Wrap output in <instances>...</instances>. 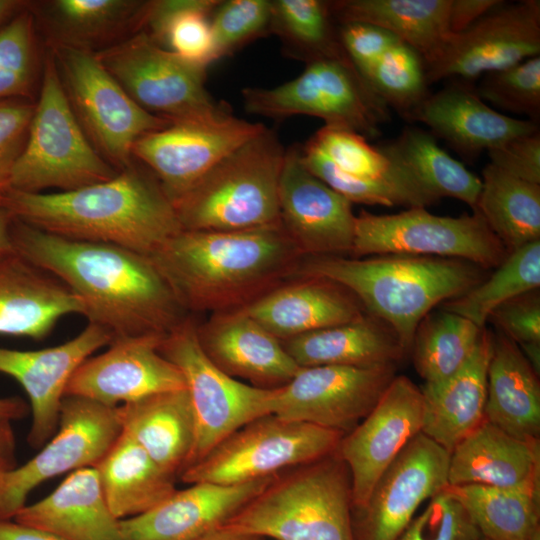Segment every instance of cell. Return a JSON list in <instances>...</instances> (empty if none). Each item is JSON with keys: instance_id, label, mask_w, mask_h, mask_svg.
Masks as SVG:
<instances>
[{"instance_id": "cell-42", "label": "cell", "mask_w": 540, "mask_h": 540, "mask_svg": "<svg viewBox=\"0 0 540 540\" xmlns=\"http://www.w3.org/2000/svg\"><path fill=\"white\" fill-rule=\"evenodd\" d=\"M271 2L270 34L279 38L288 56L306 64L320 59L347 57L329 1Z\"/></svg>"}, {"instance_id": "cell-38", "label": "cell", "mask_w": 540, "mask_h": 540, "mask_svg": "<svg viewBox=\"0 0 540 540\" xmlns=\"http://www.w3.org/2000/svg\"><path fill=\"white\" fill-rule=\"evenodd\" d=\"M488 540H530L540 531V488H498L479 484L447 485Z\"/></svg>"}, {"instance_id": "cell-45", "label": "cell", "mask_w": 540, "mask_h": 540, "mask_svg": "<svg viewBox=\"0 0 540 540\" xmlns=\"http://www.w3.org/2000/svg\"><path fill=\"white\" fill-rule=\"evenodd\" d=\"M364 80L387 106L407 119L429 95L422 58L402 42L392 46Z\"/></svg>"}, {"instance_id": "cell-55", "label": "cell", "mask_w": 540, "mask_h": 540, "mask_svg": "<svg viewBox=\"0 0 540 540\" xmlns=\"http://www.w3.org/2000/svg\"><path fill=\"white\" fill-rule=\"evenodd\" d=\"M12 421L0 415V479L16 467V444Z\"/></svg>"}, {"instance_id": "cell-21", "label": "cell", "mask_w": 540, "mask_h": 540, "mask_svg": "<svg viewBox=\"0 0 540 540\" xmlns=\"http://www.w3.org/2000/svg\"><path fill=\"white\" fill-rule=\"evenodd\" d=\"M278 204L279 222L303 257L352 252V203L307 169L296 145L285 151Z\"/></svg>"}, {"instance_id": "cell-53", "label": "cell", "mask_w": 540, "mask_h": 540, "mask_svg": "<svg viewBox=\"0 0 540 540\" xmlns=\"http://www.w3.org/2000/svg\"><path fill=\"white\" fill-rule=\"evenodd\" d=\"M490 164L521 180L540 184V131L514 137L487 151Z\"/></svg>"}, {"instance_id": "cell-12", "label": "cell", "mask_w": 540, "mask_h": 540, "mask_svg": "<svg viewBox=\"0 0 540 540\" xmlns=\"http://www.w3.org/2000/svg\"><path fill=\"white\" fill-rule=\"evenodd\" d=\"M196 327L186 317L159 346L161 354L183 374L193 409L195 441L185 469L245 424L271 414L275 391L252 386L220 370L202 350Z\"/></svg>"}, {"instance_id": "cell-39", "label": "cell", "mask_w": 540, "mask_h": 540, "mask_svg": "<svg viewBox=\"0 0 540 540\" xmlns=\"http://www.w3.org/2000/svg\"><path fill=\"white\" fill-rule=\"evenodd\" d=\"M310 141L349 175L393 185L408 194L418 207L426 208L438 201L402 163L353 130L324 125Z\"/></svg>"}, {"instance_id": "cell-15", "label": "cell", "mask_w": 540, "mask_h": 540, "mask_svg": "<svg viewBox=\"0 0 540 540\" xmlns=\"http://www.w3.org/2000/svg\"><path fill=\"white\" fill-rule=\"evenodd\" d=\"M397 366L300 367L286 385L275 389L271 414L346 434L373 409Z\"/></svg>"}, {"instance_id": "cell-61", "label": "cell", "mask_w": 540, "mask_h": 540, "mask_svg": "<svg viewBox=\"0 0 540 540\" xmlns=\"http://www.w3.org/2000/svg\"><path fill=\"white\" fill-rule=\"evenodd\" d=\"M530 540H540V531L536 532Z\"/></svg>"}, {"instance_id": "cell-9", "label": "cell", "mask_w": 540, "mask_h": 540, "mask_svg": "<svg viewBox=\"0 0 540 540\" xmlns=\"http://www.w3.org/2000/svg\"><path fill=\"white\" fill-rule=\"evenodd\" d=\"M344 435L267 414L230 434L179 477L186 484L234 485L278 476L335 452Z\"/></svg>"}, {"instance_id": "cell-36", "label": "cell", "mask_w": 540, "mask_h": 540, "mask_svg": "<svg viewBox=\"0 0 540 540\" xmlns=\"http://www.w3.org/2000/svg\"><path fill=\"white\" fill-rule=\"evenodd\" d=\"M94 467L106 502L118 520L147 512L176 490V477L122 431Z\"/></svg>"}, {"instance_id": "cell-60", "label": "cell", "mask_w": 540, "mask_h": 540, "mask_svg": "<svg viewBox=\"0 0 540 540\" xmlns=\"http://www.w3.org/2000/svg\"><path fill=\"white\" fill-rule=\"evenodd\" d=\"M194 540H262V538L219 528Z\"/></svg>"}, {"instance_id": "cell-58", "label": "cell", "mask_w": 540, "mask_h": 540, "mask_svg": "<svg viewBox=\"0 0 540 540\" xmlns=\"http://www.w3.org/2000/svg\"><path fill=\"white\" fill-rule=\"evenodd\" d=\"M31 1L0 0V29L29 8Z\"/></svg>"}, {"instance_id": "cell-54", "label": "cell", "mask_w": 540, "mask_h": 540, "mask_svg": "<svg viewBox=\"0 0 540 540\" xmlns=\"http://www.w3.org/2000/svg\"><path fill=\"white\" fill-rule=\"evenodd\" d=\"M501 1L451 0L448 20L451 36L465 31L491 9L500 4Z\"/></svg>"}, {"instance_id": "cell-30", "label": "cell", "mask_w": 540, "mask_h": 540, "mask_svg": "<svg viewBox=\"0 0 540 540\" xmlns=\"http://www.w3.org/2000/svg\"><path fill=\"white\" fill-rule=\"evenodd\" d=\"M14 521L66 540H123L94 466L77 469L45 498L26 504Z\"/></svg>"}, {"instance_id": "cell-20", "label": "cell", "mask_w": 540, "mask_h": 540, "mask_svg": "<svg viewBox=\"0 0 540 540\" xmlns=\"http://www.w3.org/2000/svg\"><path fill=\"white\" fill-rule=\"evenodd\" d=\"M164 337L145 334L113 340L105 352L90 356L76 369L65 396L116 408L154 394L186 389L179 368L159 351Z\"/></svg>"}, {"instance_id": "cell-5", "label": "cell", "mask_w": 540, "mask_h": 540, "mask_svg": "<svg viewBox=\"0 0 540 540\" xmlns=\"http://www.w3.org/2000/svg\"><path fill=\"white\" fill-rule=\"evenodd\" d=\"M221 528L274 540H355L349 470L335 451L282 473Z\"/></svg>"}, {"instance_id": "cell-29", "label": "cell", "mask_w": 540, "mask_h": 540, "mask_svg": "<svg viewBox=\"0 0 540 540\" xmlns=\"http://www.w3.org/2000/svg\"><path fill=\"white\" fill-rule=\"evenodd\" d=\"M540 488V440L518 439L484 420L450 452L448 485Z\"/></svg>"}, {"instance_id": "cell-49", "label": "cell", "mask_w": 540, "mask_h": 540, "mask_svg": "<svg viewBox=\"0 0 540 540\" xmlns=\"http://www.w3.org/2000/svg\"><path fill=\"white\" fill-rule=\"evenodd\" d=\"M480 537L461 504L442 491L427 501L397 540H477Z\"/></svg>"}, {"instance_id": "cell-4", "label": "cell", "mask_w": 540, "mask_h": 540, "mask_svg": "<svg viewBox=\"0 0 540 540\" xmlns=\"http://www.w3.org/2000/svg\"><path fill=\"white\" fill-rule=\"evenodd\" d=\"M485 270L453 258L384 255L361 260L322 255L303 257L292 277H318L344 287L367 314L393 330L409 355L421 320L436 305L482 282Z\"/></svg>"}, {"instance_id": "cell-41", "label": "cell", "mask_w": 540, "mask_h": 540, "mask_svg": "<svg viewBox=\"0 0 540 540\" xmlns=\"http://www.w3.org/2000/svg\"><path fill=\"white\" fill-rule=\"evenodd\" d=\"M483 328L445 310L428 313L416 329L410 350L424 383H440L460 370L474 352Z\"/></svg>"}, {"instance_id": "cell-59", "label": "cell", "mask_w": 540, "mask_h": 540, "mask_svg": "<svg viewBox=\"0 0 540 540\" xmlns=\"http://www.w3.org/2000/svg\"><path fill=\"white\" fill-rule=\"evenodd\" d=\"M26 413L27 406L21 398L16 396L0 398V415L16 420Z\"/></svg>"}, {"instance_id": "cell-51", "label": "cell", "mask_w": 540, "mask_h": 540, "mask_svg": "<svg viewBox=\"0 0 540 540\" xmlns=\"http://www.w3.org/2000/svg\"><path fill=\"white\" fill-rule=\"evenodd\" d=\"M488 321L519 347L540 344L539 289L528 291L499 305L490 314Z\"/></svg>"}, {"instance_id": "cell-6", "label": "cell", "mask_w": 540, "mask_h": 540, "mask_svg": "<svg viewBox=\"0 0 540 540\" xmlns=\"http://www.w3.org/2000/svg\"><path fill=\"white\" fill-rule=\"evenodd\" d=\"M285 151L265 127L222 159L173 203L182 230L236 231L278 223Z\"/></svg>"}, {"instance_id": "cell-31", "label": "cell", "mask_w": 540, "mask_h": 540, "mask_svg": "<svg viewBox=\"0 0 540 540\" xmlns=\"http://www.w3.org/2000/svg\"><path fill=\"white\" fill-rule=\"evenodd\" d=\"M491 338L492 333L484 327L474 352L460 370L440 383L421 387V433L449 453L485 420Z\"/></svg>"}, {"instance_id": "cell-19", "label": "cell", "mask_w": 540, "mask_h": 540, "mask_svg": "<svg viewBox=\"0 0 540 540\" xmlns=\"http://www.w3.org/2000/svg\"><path fill=\"white\" fill-rule=\"evenodd\" d=\"M449 455L423 433L412 438L355 510V540H397L419 507L448 485Z\"/></svg>"}, {"instance_id": "cell-11", "label": "cell", "mask_w": 540, "mask_h": 540, "mask_svg": "<svg viewBox=\"0 0 540 540\" xmlns=\"http://www.w3.org/2000/svg\"><path fill=\"white\" fill-rule=\"evenodd\" d=\"M46 49L84 133L117 171L135 161L132 147L140 137L171 124L135 103L95 53L68 47Z\"/></svg>"}, {"instance_id": "cell-44", "label": "cell", "mask_w": 540, "mask_h": 540, "mask_svg": "<svg viewBox=\"0 0 540 540\" xmlns=\"http://www.w3.org/2000/svg\"><path fill=\"white\" fill-rule=\"evenodd\" d=\"M37 33L29 8L0 29V100H33L41 68Z\"/></svg>"}, {"instance_id": "cell-1", "label": "cell", "mask_w": 540, "mask_h": 540, "mask_svg": "<svg viewBox=\"0 0 540 540\" xmlns=\"http://www.w3.org/2000/svg\"><path fill=\"white\" fill-rule=\"evenodd\" d=\"M11 237L14 252L62 282L80 300L88 323L105 329L113 340L166 335L186 318L148 256L56 236L15 218Z\"/></svg>"}, {"instance_id": "cell-63", "label": "cell", "mask_w": 540, "mask_h": 540, "mask_svg": "<svg viewBox=\"0 0 540 540\" xmlns=\"http://www.w3.org/2000/svg\"><path fill=\"white\" fill-rule=\"evenodd\" d=\"M1 201H2V196L0 195V204H1Z\"/></svg>"}, {"instance_id": "cell-32", "label": "cell", "mask_w": 540, "mask_h": 540, "mask_svg": "<svg viewBox=\"0 0 540 540\" xmlns=\"http://www.w3.org/2000/svg\"><path fill=\"white\" fill-rule=\"evenodd\" d=\"M520 347L492 334L485 420L522 440H540V384Z\"/></svg>"}, {"instance_id": "cell-57", "label": "cell", "mask_w": 540, "mask_h": 540, "mask_svg": "<svg viewBox=\"0 0 540 540\" xmlns=\"http://www.w3.org/2000/svg\"><path fill=\"white\" fill-rule=\"evenodd\" d=\"M13 217L10 212L0 204V257L14 253L11 226Z\"/></svg>"}, {"instance_id": "cell-48", "label": "cell", "mask_w": 540, "mask_h": 540, "mask_svg": "<svg viewBox=\"0 0 540 540\" xmlns=\"http://www.w3.org/2000/svg\"><path fill=\"white\" fill-rule=\"evenodd\" d=\"M301 155L312 174L351 203L418 207L408 194L393 185L357 178L343 172L310 140L301 147Z\"/></svg>"}, {"instance_id": "cell-2", "label": "cell", "mask_w": 540, "mask_h": 540, "mask_svg": "<svg viewBox=\"0 0 540 540\" xmlns=\"http://www.w3.org/2000/svg\"><path fill=\"white\" fill-rule=\"evenodd\" d=\"M186 311L239 309L292 277L303 258L280 222L236 231L181 230L149 256Z\"/></svg>"}, {"instance_id": "cell-47", "label": "cell", "mask_w": 540, "mask_h": 540, "mask_svg": "<svg viewBox=\"0 0 540 540\" xmlns=\"http://www.w3.org/2000/svg\"><path fill=\"white\" fill-rule=\"evenodd\" d=\"M476 92L495 107L536 122L540 116V56L484 75Z\"/></svg>"}, {"instance_id": "cell-33", "label": "cell", "mask_w": 540, "mask_h": 540, "mask_svg": "<svg viewBox=\"0 0 540 540\" xmlns=\"http://www.w3.org/2000/svg\"><path fill=\"white\" fill-rule=\"evenodd\" d=\"M122 432L167 473L186 468L195 441V420L187 389L154 394L116 407Z\"/></svg>"}, {"instance_id": "cell-23", "label": "cell", "mask_w": 540, "mask_h": 540, "mask_svg": "<svg viewBox=\"0 0 540 540\" xmlns=\"http://www.w3.org/2000/svg\"><path fill=\"white\" fill-rule=\"evenodd\" d=\"M278 476L234 485L194 483L176 489L147 512L120 520L122 539L194 540L223 527Z\"/></svg>"}, {"instance_id": "cell-18", "label": "cell", "mask_w": 540, "mask_h": 540, "mask_svg": "<svg viewBox=\"0 0 540 540\" xmlns=\"http://www.w3.org/2000/svg\"><path fill=\"white\" fill-rule=\"evenodd\" d=\"M423 421L421 388L396 375L367 416L342 437L336 451L349 470L352 510L363 507L382 473L422 432Z\"/></svg>"}, {"instance_id": "cell-7", "label": "cell", "mask_w": 540, "mask_h": 540, "mask_svg": "<svg viewBox=\"0 0 540 540\" xmlns=\"http://www.w3.org/2000/svg\"><path fill=\"white\" fill-rule=\"evenodd\" d=\"M117 173L84 133L64 93L53 57L45 49L39 95L9 189L30 193L71 191L110 180Z\"/></svg>"}, {"instance_id": "cell-10", "label": "cell", "mask_w": 540, "mask_h": 540, "mask_svg": "<svg viewBox=\"0 0 540 540\" xmlns=\"http://www.w3.org/2000/svg\"><path fill=\"white\" fill-rule=\"evenodd\" d=\"M95 55L135 103L170 123L205 121L231 113L206 89L208 66L183 59L142 31Z\"/></svg>"}, {"instance_id": "cell-50", "label": "cell", "mask_w": 540, "mask_h": 540, "mask_svg": "<svg viewBox=\"0 0 540 540\" xmlns=\"http://www.w3.org/2000/svg\"><path fill=\"white\" fill-rule=\"evenodd\" d=\"M35 102L24 98L0 100V195L10 185L13 166L24 148Z\"/></svg>"}, {"instance_id": "cell-40", "label": "cell", "mask_w": 540, "mask_h": 540, "mask_svg": "<svg viewBox=\"0 0 540 540\" xmlns=\"http://www.w3.org/2000/svg\"><path fill=\"white\" fill-rule=\"evenodd\" d=\"M381 147L402 163L438 200L451 197L475 209L481 179L440 148L432 134L408 127L398 139Z\"/></svg>"}, {"instance_id": "cell-13", "label": "cell", "mask_w": 540, "mask_h": 540, "mask_svg": "<svg viewBox=\"0 0 540 540\" xmlns=\"http://www.w3.org/2000/svg\"><path fill=\"white\" fill-rule=\"evenodd\" d=\"M351 254L453 258L489 269L509 253L476 211L449 217L416 207L385 215L362 210L356 216Z\"/></svg>"}, {"instance_id": "cell-37", "label": "cell", "mask_w": 540, "mask_h": 540, "mask_svg": "<svg viewBox=\"0 0 540 540\" xmlns=\"http://www.w3.org/2000/svg\"><path fill=\"white\" fill-rule=\"evenodd\" d=\"M473 211L511 253L540 240V184L509 175L488 163Z\"/></svg>"}, {"instance_id": "cell-62", "label": "cell", "mask_w": 540, "mask_h": 540, "mask_svg": "<svg viewBox=\"0 0 540 540\" xmlns=\"http://www.w3.org/2000/svg\"><path fill=\"white\" fill-rule=\"evenodd\" d=\"M477 540H488V539H486V538H484V537H480V538L477 539Z\"/></svg>"}, {"instance_id": "cell-34", "label": "cell", "mask_w": 540, "mask_h": 540, "mask_svg": "<svg viewBox=\"0 0 540 540\" xmlns=\"http://www.w3.org/2000/svg\"><path fill=\"white\" fill-rule=\"evenodd\" d=\"M280 341L299 367L398 365L407 356L393 330L369 314Z\"/></svg>"}, {"instance_id": "cell-46", "label": "cell", "mask_w": 540, "mask_h": 540, "mask_svg": "<svg viewBox=\"0 0 540 540\" xmlns=\"http://www.w3.org/2000/svg\"><path fill=\"white\" fill-rule=\"evenodd\" d=\"M271 0L221 1L210 17L215 61L270 34Z\"/></svg>"}, {"instance_id": "cell-56", "label": "cell", "mask_w": 540, "mask_h": 540, "mask_svg": "<svg viewBox=\"0 0 540 540\" xmlns=\"http://www.w3.org/2000/svg\"><path fill=\"white\" fill-rule=\"evenodd\" d=\"M0 540H66L50 532L20 524L13 519L0 520Z\"/></svg>"}, {"instance_id": "cell-52", "label": "cell", "mask_w": 540, "mask_h": 540, "mask_svg": "<svg viewBox=\"0 0 540 540\" xmlns=\"http://www.w3.org/2000/svg\"><path fill=\"white\" fill-rule=\"evenodd\" d=\"M338 34L344 52L363 79L392 46L401 42L380 27L360 22L340 24Z\"/></svg>"}, {"instance_id": "cell-16", "label": "cell", "mask_w": 540, "mask_h": 540, "mask_svg": "<svg viewBox=\"0 0 540 540\" xmlns=\"http://www.w3.org/2000/svg\"><path fill=\"white\" fill-rule=\"evenodd\" d=\"M264 129L262 123L231 113L211 120L171 123L140 137L132 156L153 174L173 204L222 159Z\"/></svg>"}, {"instance_id": "cell-17", "label": "cell", "mask_w": 540, "mask_h": 540, "mask_svg": "<svg viewBox=\"0 0 540 540\" xmlns=\"http://www.w3.org/2000/svg\"><path fill=\"white\" fill-rule=\"evenodd\" d=\"M540 55V1L500 4L453 35L425 67L428 83L450 77L474 79Z\"/></svg>"}, {"instance_id": "cell-8", "label": "cell", "mask_w": 540, "mask_h": 540, "mask_svg": "<svg viewBox=\"0 0 540 540\" xmlns=\"http://www.w3.org/2000/svg\"><path fill=\"white\" fill-rule=\"evenodd\" d=\"M241 93L248 113L276 120L313 116L366 138L379 136L389 117L388 106L348 57L309 62L291 81L269 89L247 87Z\"/></svg>"}, {"instance_id": "cell-14", "label": "cell", "mask_w": 540, "mask_h": 540, "mask_svg": "<svg viewBox=\"0 0 540 540\" xmlns=\"http://www.w3.org/2000/svg\"><path fill=\"white\" fill-rule=\"evenodd\" d=\"M121 431L116 408L65 396L54 435L33 458L0 479V520L13 519L42 482L95 466Z\"/></svg>"}, {"instance_id": "cell-24", "label": "cell", "mask_w": 540, "mask_h": 540, "mask_svg": "<svg viewBox=\"0 0 540 540\" xmlns=\"http://www.w3.org/2000/svg\"><path fill=\"white\" fill-rule=\"evenodd\" d=\"M196 329L200 346L211 362L252 386L282 387L300 369L281 341L241 308L213 313Z\"/></svg>"}, {"instance_id": "cell-43", "label": "cell", "mask_w": 540, "mask_h": 540, "mask_svg": "<svg viewBox=\"0 0 540 540\" xmlns=\"http://www.w3.org/2000/svg\"><path fill=\"white\" fill-rule=\"evenodd\" d=\"M496 268L488 278L463 295L446 301L443 310L465 317L483 328L499 305L539 289L540 240L509 253Z\"/></svg>"}, {"instance_id": "cell-22", "label": "cell", "mask_w": 540, "mask_h": 540, "mask_svg": "<svg viewBox=\"0 0 540 540\" xmlns=\"http://www.w3.org/2000/svg\"><path fill=\"white\" fill-rule=\"evenodd\" d=\"M112 336L102 327L88 325L69 341L40 350L0 347V373L14 378L29 397L32 425L28 442L40 447L56 432L67 384L76 369Z\"/></svg>"}, {"instance_id": "cell-3", "label": "cell", "mask_w": 540, "mask_h": 540, "mask_svg": "<svg viewBox=\"0 0 540 540\" xmlns=\"http://www.w3.org/2000/svg\"><path fill=\"white\" fill-rule=\"evenodd\" d=\"M1 203L13 218L47 233L148 257L182 230L172 202L137 161L110 180L71 191L8 189Z\"/></svg>"}, {"instance_id": "cell-27", "label": "cell", "mask_w": 540, "mask_h": 540, "mask_svg": "<svg viewBox=\"0 0 540 540\" xmlns=\"http://www.w3.org/2000/svg\"><path fill=\"white\" fill-rule=\"evenodd\" d=\"M145 1H31L37 32L46 48L68 47L97 53L139 32Z\"/></svg>"}, {"instance_id": "cell-35", "label": "cell", "mask_w": 540, "mask_h": 540, "mask_svg": "<svg viewBox=\"0 0 540 540\" xmlns=\"http://www.w3.org/2000/svg\"><path fill=\"white\" fill-rule=\"evenodd\" d=\"M451 0H336L329 1L335 21L380 27L411 47L425 67L441 53L451 34Z\"/></svg>"}, {"instance_id": "cell-25", "label": "cell", "mask_w": 540, "mask_h": 540, "mask_svg": "<svg viewBox=\"0 0 540 540\" xmlns=\"http://www.w3.org/2000/svg\"><path fill=\"white\" fill-rule=\"evenodd\" d=\"M241 309L279 340L352 322L366 315L361 303L347 289L318 277H297Z\"/></svg>"}, {"instance_id": "cell-26", "label": "cell", "mask_w": 540, "mask_h": 540, "mask_svg": "<svg viewBox=\"0 0 540 540\" xmlns=\"http://www.w3.org/2000/svg\"><path fill=\"white\" fill-rule=\"evenodd\" d=\"M410 120L424 123L457 152L473 158L514 137L539 130L537 122L506 116L491 108L476 90L451 85L428 95Z\"/></svg>"}, {"instance_id": "cell-28", "label": "cell", "mask_w": 540, "mask_h": 540, "mask_svg": "<svg viewBox=\"0 0 540 540\" xmlns=\"http://www.w3.org/2000/svg\"><path fill=\"white\" fill-rule=\"evenodd\" d=\"M70 314L83 307L62 282L15 252L0 257V335L41 340Z\"/></svg>"}]
</instances>
